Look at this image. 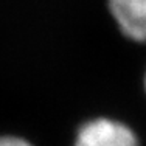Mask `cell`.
Segmentation results:
<instances>
[{
    "label": "cell",
    "mask_w": 146,
    "mask_h": 146,
    "mask_svg": "<svg viewBox=\"0 0 146 146\" xmlns=\"http://www.w3.org/2000/svg\"><path fill=\"white\" fill-rule=\"evenodd\" d=\"M73 146H138L135 132L112 118H95L78 131Z\"/></svg>",
    "instance_id": "6da1fadb"
},
{
    "label": "cell",
    "mask_w": 146,
    "mask_h": 146,
    "mask_svg": "<svg viewBox=\"0 0 146 146\" xmlns=\"http://www.w3.org/2000/svg\"><path fill=\"white\" fill-rule=\"evenodd\" d=\"M118 33L135 45H146V0H107Z\"/></svg>",
    "instance_id": "7a4b0ae2"
},
{
    "label": "cell",
    "mask_w": 146,
    "mask_h": 146,
    "mask_svg": "<svg viewBox=\"0 0 146 146\" xmlns=\"http://www.w3.org/2000/svg\"><path fill=\"white\" fill-rule=\"evenodd\" d=\"M0 146H31L27 140L19 137H0Z\"/></svg>",
    "instance_id": "3957f363"
},
{
    "label": "cell",
    "mask_w": 146,
    "mask_h": 146,
    "mask_svg": "<svg viewBox=\"0 0 146 146\" xmlns=\"http://www.w3.org/2000/svg\"><path fill=\"white\" fill-rule=\"evenodd\" d=\"M145 89H146V73H145Z\"/></svg>",
    "instance_id": "277c9868"
}]
</instances>
